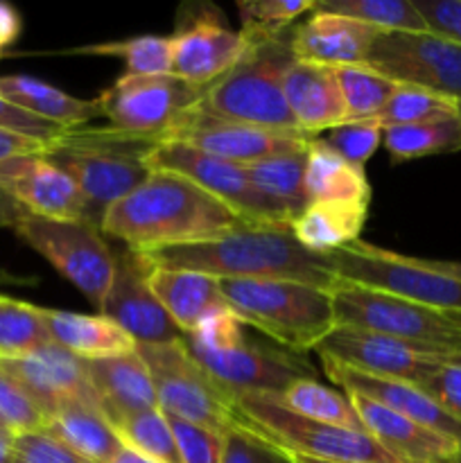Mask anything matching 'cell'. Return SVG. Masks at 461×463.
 <instances>
[{
    "mask_svg": "<svg viewBox=\"0 0 461 463\" xmlns=\"http://www.w3.org/2000/svg\"><path fill=\"white\" fill-rule=\"evenodd\" d=\"M249 222L190 179L172 172H152L129 197L104 215L102 235L125 242L138 253L211 242Z\"/></svg>",
    "mask_w": 461,
    "mask_h": 463,
    "instance_id": "cell-1",
    "label": "cell"
},
{
    "mask_svg": "<svg viewBox=\"0 0 461 463\" xmlns=\"http://www.w3.org/2000/svg\"><path fill=\"white\" fill-rule=\"evenodd\" d=\"M147 256L158 267L199 271L217 280H294L328 292L339 283L325 253L301 247L292 224H242L211 242L161 249Z\"/></svg>",
    "mask_w": 461,
    "mask_h": 463,
    "instance_id": "cell-2",
    "label": "cell"
},
{
    "mask_svg": "<svg viewBox=\"0 0 461 463\" xmlns=\"http://www.w3.org/2000/svg\"><path fill=\"white\" fill-rule=\"evenodd\" d=\"M154 140L131 138L107 129H71L48 156L71 175L84 199V220L102 226L113 203L129 197L152 175L145 163Z\"/></svg>",
    "mask_w": 461,
    "mask_h": 463,
    "instance_id": "cell-3",
    "label": "cell"
},
{
    "mask_svg": "<svg viewBox=\"0 0 461 463\" xmlns=\"http://www.w3.org/2000/svg\"><path fill=\"white\" fill-rule=\"evenodd\" d=\"M230 312L289 353L316 351L337 328L328 289L294 280H217Z\"/></svg>",
    "mask_w": 461,
    "mask_h": 463,
    "instance_id": "cell-4",
    "label": "cell"
},
{
    "mask_svg": "<svg viewBox=\"0 0 461 463\" xmlns=\"http://www.w3.org/2000/svg\"><path fill=\"white\" fill-rule=\"evenodd\" d=\"M294 54L289 36L249 45L242 61L206 89L202 104L226 120L271 131H301L285 98Z\"/></svg>",
    "mask_w": 461,
    "mask_h": 463,
    "instance_id": "cell-5",
    "label": "cell"
},
{
    "mask_svg": "<svg viewBox=\"0 0 461 463\" xmlns=\"http://www.w3.org/2000/svg\"><path fill=\"white\" fill-rule=\"evenodd\" d=\"M233 401L238 420L244 428L298 459L328 463H405L384 450L371 434L306 419L289 411L271 396L242 393Z\"/></svg>",
    "mask_w": 461,
    "mask_h": 463,
    "instance_id": "cell-6",
    "label": "cell"
},
{
    "mask_svg": "<svg viewBox=\"0 0 461 463\" xmlns=\"http://www.w3.org/2000/svg\"><path fill=\"white\" fill-rule=\"evenodd\" d=\"M337 326L382 335L434 353H461V324L450 312L339 280L330 292Z\"/></svg>",
    "mask_w": 461,
    "mask_h": 463,
    "instance_id": "cell-7",
    "label": "cell"
},
{
    "mask_svg": "<svg viewBox=\"0 0 461 463\" xmlns=\"http://www.w3.org/2000/svg\"><path fill=\"white\" fill-rule=\"evenodd\" d=\"M334 279L378 289L441 312H461V283L432 269L423 258L393 253L362 240L325 253Z\"/></svg>",
    "mask_w": 461,
    "mask_h": 463,
    "instance_id": "cell-8",
    "label": "cell"
},
{
    "mask_svg": "<svg viewBox=\"0 0 461 463\" xmlns=\"http://www.w3.org/2000/svg\"><path fill=\"white\" fill-rule=\"evenodd\" d=\"M147 364L163 414L226 434L238 423L233 396L224 392L185 348L183 339L170 344H136Z\"/></svg>",
    "mask_w": 461,
    "mask_h": 463,
    "instance_id": "cell-9",
    "label": "cell"
},
{
    "mask_svg": "<svg viewBox=\"0 0 461 463\" xmlns=\"http://www.w3.org/2000/svg\"><path fill=\"white\" fill-rule=\"evenodd\" d=\"M206 95L176 75H122L98 95L99 116L116 134L161 143L165 131Z\"/></svg>",
    "mask_w": 461,
    "mask_h": 463,
    "instance_id": "cell-10",
    "label": "cell"
},
{
    "mask_svg": "<svg viewBox=\"0 0 461 463\" xmlns=\"http://www.w3.org/2000/svg\"><path fill=\"white\" fill-rule=\"evenodd\" d=\"M16 235L102 310L116 262L98 226L84 220L57 222L30 215L18 224Z\"/></svg>",
    "mask_w": 461,
    "mask_h": 463,
    "instance_id": "cell-11",
    "label": "cell"
},
{
    "mask_svg": "<svg viewBox=\"0 0 461 463\" xmlns=\"http://www.w3.org/2000/svg\"><path fill=\"white\" fill-rule=\"evenodd\" d=\"M152 172L181 175L206 190L224 206H229L240 220L249 224H292V215L274 199L265 197L249 179L247 167L224 161L212 154L181 143H158L145 156Z\"/></svg>",
    "mask_w": 461,
    "mask_h": 463,
    "instance_id": "cell-12",
    "label": "cell"
},
{
    "mask_svg": "<svg viewBox=\"0 0 461 463\" xmlns=\"http://www.w3.org/2000/svg\"><path fill=\"white\" fill-rule=\"evenodd\" d=\"M366 66L400 86L461 102V43L434 32H380Z\"/></svg>",
    "mask_w": 461,
    "mask_h": 463,
    "instance_id": "cell-13",
    "label": "cell"
},
{
    "mask_svg": "<svg viewBox=\"0 0 461 463\" xmlns=\"http://www.w3.org/2000/svg\"><path fill=\"white\" fill-rule=\"evenodd\" d=\"M312 138L315 136H307L303 131H271L244 125V122L226 120V118L208 111L199 102L165 131L161 143L190 145V147H197L217 158L247 167L265 161V158L303 152Z\"/></svg>",
    "mask_w": 461,
    "mask_h": 463,
    "instance_id": "cell-14",
    "label": "cell"
},
{
    "mask_svg": "<svg viewBox=\"0 0 461 463\" xmlns=\"http://www.w3.org/2000/svg\"><path fill=\"white\" fill-rule=\"evenodd\" d=\"M185 348L194 362L233 398L242 393L278 396L296 380L316 378V371L296 353L262 346L247 339L224 353Z\"/></svg>",
    "mask_w": 461,
    "mask_h": 463,
    "instance_id": "cell-15",
    "label": "cell"
},
{
    "mask_svg": "<svg viewBox=\"0 0 461 463\" xmlns=\"http://www.w3.org/2000/svg\"><path fill=\"white\" fill-rule=\"evenodd\" d=\"M321 360L337 362L360 373L375 378L402 380L409 384H420L434 373L443 362L456 353H434L425 348L409 346L382 335L366 330L343 328L337 326L324 342L316 346Z\"/></svg>",
    "mask_w": 461,
    "mask_h": 463,
    "instance_id": "cell-16",
    "label": "cell"
},
{
    "mask_svg": "<svg viewBox=\"0 0 461 463\" xmlns=\"http://www.w3.org/2000/svg\"><path fill=\"white\" fill-rule=\"evenodd\" d=\"M113 280L99 315L116 321L136 344H170L181 339L179 328L149 288L154 262L147 253L113 249Z\"/></svg>",
    "mask_w": 461,
    "mask_h": 463,
    "instance_id": "cell-17",
    "label": "cell"
},
{
    "mask_svg": "<svg viewBox=\"0 0 461 463\" xmlns=\"http://www.w3.org/2000/svg\"><path fill=\"white\" fill-rule=\"evenodd\" d=\"M0 369L21 384L45 420L66 402H86L99 410L86 360L59 344H45L25 355L0 357Z\"/></svg>",
    "mask_w": 461,
    "mask_h": 463,
    "instance_id": "cell-18",
    "label": "cell"
},
{
    "mask_svg": "<svg viewBox=\"0 0 461 463\" xmlns=\"http://www.w3.org/2000/svg\"><path fill=\"white\" fill-rule=\"evenodd\" d=\"M247 52V39L230 30L217 9L194 12L190 18L181 16L172 34V75L208 89L233 71Z\"/></svg>",
    "mask_w": 461,
    "mask_h": 463,
    "instance_id": "cell-19",
    "label": "cell"
},
{
    "mask_svg": "<svg viewBox=\"0 0 461 463\" xmlns=\"http://www.w3.org/2000/svg\"><path fill=\"white\" fill-rule=\"evenodd\" d=\"M0 188L34 217L57 222L84 220L80 188L45 152L25 154L3 163Z\"/></svg>",
    "mask_w": 461,
    "mask_h": 463,
    "instance_id": "cell-20",
    "label": "cell"
},
{
    "mask_svg": "<svg viewBox=\"0 0 461 463\" xmlns=\"http://www.w3.org/2000/svg\"><path fill=\"white\" fill-rule=\"evenodd\" d=\"M321 362H324V373L343 393L369 398V401L378 402V405L387 407V410L396 411V414L405 416V419L414 420V423L423 425V428L432 430V432L441 434V437L461 446V420L443 411L416 384L402 383V380L375 378V375L360 373V371H353L330 360Z\"/></svg>",
    "mask_w": 461,
    "mask_h": 463,
    "instance_id": "cell-21",
    "label": "cell"
},
{
    "mask_svg": "<svg viewBox=\"0 0 461 463\" xmlns=\"http://www.w3.org/2000/svg\"><path fill=\"white\" fill-rule=\"evenodd\" d=\"M380 32L353 18L328 12H312L307 21L289 34L292 54L298 61L319 66H353L366 63L369 50Z\"/></svg>",
    "mask_w": 461,
    "mask_h": 463,
    "instance_id": "cell-22",
    "label": "cell"
},
{
    "mask_svg": "<svg viewBox=\"0 0 461 463\" xmlns=\"http://www.w3.org/2000/svg\"><path fill=\"white\" fill-rule=\"evenodd\" d=\"M86 364L90 384L98 393L99 410L111 428L129 416L158 407L152 375L136 348L125 355L86 360Z\"/></svg>",
    "mask_w": 461,
    "mask_h": 463,
    "instance_id": "cell-23",
    "label": "cell"
},
{
    "mask_svg": "<svg viewBox=\"0 0 461 463\" xmlns=\"http://www.w3.org/2000/svg\"><path fill=\"white\" fill-rule=\"evenodd\" d=\"M285 98L294 113L298 129L307 136L330 131L346 122L342 90L334 68L319 63L298 61L285 72Z\"/></svg>",
    "mask_w": 461,
    "mask_h": 463,
    "instance_id": "cell-24",
    "label": "cell"
},
{
    "mask_svg": "<svg viewBox=\"0 0 461 463\" xmlns=\"http://www.w3.org/2000/svg\"><path fill=\"white\" fill-rule=\"evenodd\" d=\"M348 396V393H346ZM366 432L405 463H434L461 450L459 443L378 405L364 396H348Z\"/></svg>",
    "mask_w": 461,
    "mask_h": 463,
    "instance_id": "cell-25",
    "label": "cell"
},
{
    "mask_svg": "<svg viewBox=\"0 0 461 463\" xmlns=\"http://www.w3.org/2000/svg\"><path fill=\"white\" fill-rule=\"evenodd\" d=\"M149 288L181 335H190L203 317L230 310L217 279L199 271L152 267Z\"/></svg>",
    "mask_w": 461,
    "mask_h": 463,
    "instance_id": "cell-26",
    "label": "cell"
},
{
    "mask_svg": "<svg viewBox=\"0 0 461 463\" xmlns=\"http://www.w3.org/2000/svg\"><path fill=\"white\" fill-rule=\"evenodd\" d=\"M54 344L81 360H104L131 353L136 342L116 321L104 315H77V312L39 307Z\"/></svg>",
    "mask_w": 461,
    "mask_h": 463,
    "instance_id": "cell-27",
    "label": "cell"
},
{
    "mask_svg": "<svg viewBox=\"0 0 461 463\" xmlns=\"http://www.w3.org/2000/svg\"><path fill=\"white\" fill-rule=\"evenodd\" d=\"M306 188L310 203L334 202L369 208L371 194H373L366 172L333 152L324 143V138H312L307 145Z\"/></svg>",
    "mask_w": 461,
    "mask_h": 463,
    "instance_id": "cell-28",
    "label": "cell"
},
{
    "mask_svg": "<svg viewBox=\"0 0 461 463\" xmlns=\"http://www.w3.org/2000/svg\"><path fill=\"white\" fill-rule=\"evenodd\" d=\"M0 95L32 116L54 122L63 129H81V125L99 118L95 99H80L61 89L30 75L0 77Z\"/></svg>",
    "mask_w": 461,
    "mask_h": 463,
    "instance_id": "cell-29",
    "label": "cell"
},
{
    "mask_svg": "<svg viewBox=\"0 0 461 463\" xmlns=\"http://www.w3.org/2000/svg\"><path fill=\"white\" fill-rule=\"evenodd\" d=\"M68 448L93 463H108L122 450V441L102 411L86 402H66L59 407L45 428Z\"/></svg>",
    "mask_w": 461,
    "mask_h": 463,
    "instance_id": "cell-30",
    "label": "cell"
},
{
    "mask_svg": "<svg viewBox=\"0 0 461 463\" xmlns=\"http://www.w3.org/2000/svg\"><path fill=\"white\" fill-rule=\"evenodd\" d=\"M369 208L334 202H312L296 220L292 233L312 253H333L360 240Z\"/></svg>",
    "mask_w": 461,
    "mask_h": 463,
    "instance_id": "cell-31",
    "label": "cell"
},
{
    "mask_svg": "<svg viewBox=\"0 0 461 463\" xmlns=\"http://www.w3.org/2000/svg\"><path fill=\"white\" fill-rule=\"evenodd\" d=\"M271 398H276L289 411L306 416V419L334 425V428L366 432L355 407H353L351 398L342 389H330L325 384L316 383V380H296L283 393Z\"/></svg>",
    "mask_w": 461,
    "mask_h": 463,
    "instance_id": "cell-32",
    "label": "cell"
},
{
    "mask_svg": "<svg viewBox=\"0 0 461 463\" xmlns=\"http://www.w3.org/2000/svg\"><path fill=\"white\" fill-rule=\"evenodd\" d=\"M306 154L307 149H303V152L283 154L247 165V175L253 185L265 197L287 208L292 220H296L310 206L306 188Z\"/></svg>",
    "mask_w": 461,
    "mask_h": 463,
    "instance_id": "cell-33",
    "label": "cell"
},
{
    "mask_svg": "<svg viewBox=\"0 0 461 463\" xmlns=\"http://www.w3.org/2000/svg\"><path fill=\"white\" fill-rule=\"evenodd\" d=\"M382 143L396 163L434 156V154L459 152L461 120L447 118V120L425 122V125L391 127V129H384Z\"/></svg>",
    "mask_w": 461,
    "mask_h": 463,
    "instance_id": "cell-34",
    "label": "cell"
},
{
    "mask_svg": "<svg viewBox=\"0 0 461 463\" xmlns=\"http://www.w3.org/2000/svg\"><path fill=\"white\" fill-rule=\"evenodd\" d=\"M315 12L353 18L378 32H429L411 0H316Z\"/></svg>",
    "mask_w": 461,
    "mask_h": 463,
    "instance_id": "cell-35",
    "label": "cell"
},
{
    "mask_svg": "<svg viewBox=\"0 0 461 463\" xmlns=\"http://www.w3.org/2000/svg\"><path fill=\"white\" fill-rule=\"evenodd\" d=\"M334 75H337L339 90H342L346 122L378 118L398 89L396 81L373 71L366 63L339 66L334 68Z\"/></svg>",
    "mask_w": 461,
    "mask_h": 463,
    "instance_id": "cell-36",
    "label": "cell"
},
{
    "mask_svg": "<svg viewBox=\"0 0 461 463\" xmlns=\"http://www.w3.org/2000/svg\"><path fill=\"white\" fill-rule=\"evenodd\" d=\"M71 52L125 59L127 75H170L172 72V36L143 34L125 41L81 45Z\"/></svg>",
    "mask_w": 461,
    "mask_h": 463,
    "instance_id": "cell-37",
    "label": "cell"
},
{
    "mask_svg": "<svg viewBox=\"0 0 461 463\" xmlns=\"http://www.w3.org/2000/svg\"><path fill=\"white\" fill-rule=\"evenodd\" d=\"M315 9L316 0H242L238 3L240 34L249 45L280 39L296 18Z\"/></svg>",
    "mask_w": 461,
    "mask_h": 463,
    "instance_id": "cell-38",
    "label": "cell"
},
{
    "mask_svg": "<svg viewBox=\"0 0 461 463\" xmlns=\"http://www.w3.org/2000/svg\"><path fill=\"white\" fill-rule=\"evenodd\" d=\"M113 430H116L122 446L147 457V459L158 463H181L179 448H176V439L172 434L170 420L163 414L161 407L129 416V419L118 423Z\"/></svg>",
    "mask_w": 461,
    "mask_h": 463,
    "instance_id": "cell-39",
    "label": "cell"
},
{
    "mask_svg": "<svg viewBox=\"0 0 461 463\" xmlns=\"http://www.w3.org/2000/svg\"><path fill=\"white\" fill-rule=\"evenodd\" d=\"M52 344L39 306L0 294V357H16Z\"/></svg>",
    "mask_w": 461,
    "mask_h": 463,
    "instance_id": "cell-40",
    "label": "cell"
},
{
    "mask_svg": "<svg viewBox=\"0 0 461 463\" xmlns=\"http://www.w3.org/2000/svg\"><path fill=\"white\" fill-rule=\"evenodd\" d=\"M447 118H456V102L429 93V90L416 89V86L398 84L396 93L378 116V122L382 129H391V127L425 125V122L447 120Z\"/></svg>",
    "mask_w": 461,
    "mask_h": 463,
    "instance_id": "cell-41",
    "label": "cell"
},
{
    "mask_svg": "<svg viewBox=\"0 0 461 463\" xmlns=\"http://www.w3.org/2000/svg\"><path fill=\"white\" fill-rule=\"evenodd\" d=\"M382 134L384 129L378 118H371V120L343 122V125L334 127V129L328 131L324 143L333 152H337L339 156L346 158L351 165L364 170L369 158L373 156L375 149L382 143Z\"/></svg>",
    "mask_w": 461,
    "mask_h": 463,
    "instance_id": "cell-42",
    "label": "cell"
},
{
    "mask_svg": "<svg viewBox=\"0 0 461 463\" xmlns=\"http://www.w3.org/2000/svg\"><path fill=\"white\" fill-rule=\"evenodd\" d=\"M185 346L206 353H224L244 342V321L235 312L220 310L203 317L190 335H181Z\"/></svg>",
    "mask_w": 461,
    "mask_h": 463,
    "instance_id": "cell-43",
    "label": "cell"
},
{
    "mask_svg": "<svg viewBox=\"0 0 461 463\" xmlns=\"http://www.w3.org/2000/svg\"><path fill=\"white\" fill-rule=\"evenodd\" d=\"M0 423L16 434L36 432L45 428V419L21 384L0 369Z\"/></svg>",
    "mask_w": 461,
    "mask_h": 463,
    "instance_id": "cell-44",
    "label": "cell"
},
{
    "mask_svg": "<svg viewBox=\"0 0 461 463\" xmlns=\"http://www.w3.org/2000/svg\"><path fill=\"white\" fill-rule=\"evenodd\" d=\"M221 463H301L296 457L287 455L285 450L276 448L274 443L265 441L244 428L242 423H235L224 434V455Z\"/></svg>",
    "mask_w": 461,
    "mask_h": 463,
    "instance_id": "cell-45",
    "label": "cell"
},
{
    "mask_svg": "<svg viewBox=\"0 0 461 463\" xmlns=\"http://www.w3.org/2000/svg\"><path fill=\"white\" fill-rule=\"evenodd\" d=\"M167 420H170L172 434L176 439L181 463H221L224 434L203 428V425L181 420L176 416H167Z\"/></svg>",
    "mask_w": 461,
    "mask_h": 463,
    "instance_id": "cell-46",
    "label": "cell"
},
{
    "mask_svg": "<svg viewBox=\"0 0 461 463\" xmlns=\"http://www.w3.org/2000/svg\"><path fill=\"white\" fill-rule=\"evenodd\" d=\"M12 448L14 463H93L77 455L48 430L16 434Z\"/></svg>",
    "mask_w": 461,
    "mask_h": 463,
    "instance_id": "cell-47",
    "label": "cell"
},
{
    "mask_svg": "<svg viewBox=\"0 0 461 463\" xmlns=\"http://www.w3.org/2000/svg\"><path fill=\"white\" fill-rule=\"evenodd\" d=\"M0 129L25 136V138H32L36 140V143L45 145L48 149L54 147V145L71 131L54 125V122L43 120V118L32 116L30 111L16 107V104H12L9 99H5L3 95H0Z\"/></svg>",
    "mask_w": 461,
    "mask_h": 463,
    "instance_id": "cell-48",
    "label": "cell"
},
{
    "mask_svg": "<svg viewBox=\"0 0 461 463\" xmlns=\"http://www.w3.org/2000/svg\"><path fill=\"white\" fill-rule=\"evenodd\" d=\"M443 411L461 420V353L450 355L429 378L416 384Z\"/></svg>",
    "mask_w": 461,
    "mask_h": 463,
    "instance_id": "cell-49",
    "label": "cell"
},
{
    "mask_svg": "<svg viewBox=\"0 0 461 463\" xmlns=\"http://www.w3.org/2000/svg\"><path fill=\"white\" fill-rule=\"evenodd\" d=\"M429 32L461 43V0H411Z\"/></svg>",
    "mask_w": 461,
    "mask_h": 463,
    "instance_id": "cell-50",
    "label": "cell"
},
{
    "mask_svg": "<svg viewBox=\"0 0 461 463\" xmlns=\"http://www.w3.org/2000/svg\"><path fill=\"white\" fill-rule=\"evenodd\" d=\"M48 152V147L36 140L25 138V136L12 134V131L0 129V165L16 156H25V154H41Z\"/></svg>",
    "mask_w": 461,
    "mask_h": 463,
    "instance_id": "cell-51",
    "label": "cell"
},
{
    "mask_svg": "<svg viewBox=\"0 0 461 463\" xmlns=\"http://www.w3.org/2000/svg\"><path fill=\"white\" fill-rule=\"evenodd\" d=\"M23 30V18L18 14L16 7L7 3H0V45L7 48L14 41L21 36Z\"/></svg>",
    "mask_w": 461,
    "mask_h": 463,
    "instance_id": "cell-52",
    "label": "cell"
},
{
    "mask_svg": "<svg viewBox=\"0 0 461 463\" xmlns=\"http://www.w3.org/2000/svg\"><path fill=\"white\" fill-rule=\"evenodd\" d=\"M30 217V213L12 197V194L5 193L0 188V229H18L21 222H25Z\"/></svg>",
    "mask_w": 461,
    "mask_h": 463,
    "instance_id": "cell-53",
    "label": "cell"
},
{
    "mask_svg": "<svg viewBox=\"0 0 461 463\" xmlns=\"http://www.w3.org/2000/svg\"><path fill=\"white\" fill-rule=\"evenodd\" d=\"M423 262L428 267H432V269L441 271V274L450 276V279L459 280V283H461V262H455V260H429V258H423Z\"/></svg>",
    "mask_w": 461,
    "mask_h": 463,
    "instance_id": "cell-54",
    "label": "cell"
},
{
    "mask_svg": "<svg viewBox=\"0 0 461 463\" xmlns=\"http://www.w3.org/2000/svg\"><path fill=\"white\" fill-rule=\"evenodd\" d=\"M108 463H158V461L147 459V457L138 455V452H134V450H129V448L122 446V450L118 452V455L113 457V459Z\"/></svg>",
    "mask_w": 461,
    "mask_h": 463,
    "instance_id": "cell-55",
    "label": "cell"
},
{
    "mask_svg": "<svg viewBox=\"0 0 461 463\" xmlns=\"http://www.w3.org/2000/svg\"><path fill=\"white\" fill-rule=\"evenodd\" d=\"M12 443H0V463H14V448H12Z\"/></svg>",
    "mask_w": 461,
    "mask_h": 463,
    "instance_id": "cell-56",
    "label": "cell"
},
{
    "mask_svg": "<svg viewBox=\"0 0 461 463\" xmlns=\"http://www.w3.org/2000/svg\"><path fill=\"white\" fill-rule=\"evenodd\" d=\"M434 463H461V450H456L455 455L446 457V459H441V461H434Z\"/></svg>",
    "mask_w": 461,
    "mask_h": 463,
    "instance_id": "cell-57",
    "label": "cell"
},
{
    "mask_svg": "<svg viewBox=\"0 0 461 463\" xmlns=\"http://www.w3.org/2000/svg\"><path fill=\"white\" fill-rule=\"evenodd\" d=\"M298 459V457H296ZM301 463H328V461H315V459H298Z\"/></svg>",
    "mask_w": 461,
    "mask_h": 463,
    "instance_id": "cell-58",
    "label": "cell"
},
{
    "mask_svg": "<svg viewBox=\"0 0 461 463\" xmlns=\"http://www.w3.org/2000/svg\"><path fill=\"white\" fill-rule=\"evenodd\" d=\"M450 315H452V317H455V319H456V321H459V324H461V312H450Z\"/></svg>",
    "mask_w": 461,
    "mask_h": 463,
    "instance_id": "cell-59",
    "label": "cell"
},
{
    "mask_svg": "<svg viewBox=\"0 0 461 463\" xmlns=\"http://www.w3.org/2000/svg\"><path fill=\"white\" fill-rule=\"evenodd\" d=\"M456 118L461 120V102H456Z\"/></svg>",
    "mask_w": 461,
    "mask_h": 463,
    "instance_id": "cell-60",
    "label": "cell"
},
{
    "mask_svg": "<svg viewBox=\"0 0 461 463\" xmlns=\"http://www.w3.org/2000/svg\"><path fill=\"white\" fill-rule=\"evenodd\" d=\"M3 50H5V48H3V45H0V57H3Z\"/></svg>",
    "mask_w": 461,
    "mask_h": 463,
    "instance_id": "cell-61",
    "label": "cell"
}]
</instances>
